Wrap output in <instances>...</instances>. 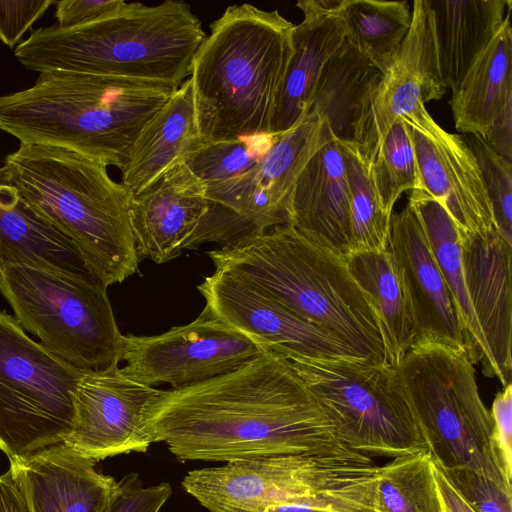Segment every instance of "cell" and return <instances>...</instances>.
I'll use <instances>...</instances> for the list:
<instances>
[{
	"instance_id": "1",
	"label": "cell",
	"mask_w": 512,
	"mask_h": 512,
	"mask_svg": "<svg viewBox=\"0 0 512 512\" xmlns=\"http://www.w3.org/2000/svg\"><path fill=\"white\" fill-rule=\"evenodd\" d=\"M142 423L152 443L183 462L302 454L341 442L299 377L267 350L229 373L160 390Z\"/></svg>"
},
{
	"instance_id": "2",
	"label": "cell",
	"mask_w": 512,
	"mask_h": 512,
	"mask_svg": "<svg viewBox=\"0 0 512 512\" xmlns=\"http://www.w3.org/2000/svg\"><path fill=\"white\" fill-rule=\"evenodd\" d=\"M177 86L115 76L49 71L0 96V130L20 143L59 146L121 171L146 124Z\"/></svg>"
},
{
	"instance_id": "3",
	"label": "cell",
	"mask_w": 512,
	"mask_h": 512,
	"mask_svg": "<svg viewBox=\"0 0 512 512\" xmlns=\"http://www.w3.org/2000/svg\"><path fill=\"white\" fill-rule=\"evenodd\" d=\"M215 270L268 293L358 357L386 363L377 315L346 258L289 224L207 251Z\"/></svg>"
},
{
	"instance_id": "4",
	"label": "cell",
	"mask_w": 512,
	"mask_h": 512,
	"mask_svg": "<svg viewBox=\"0 0 512 512\" xmlns=\"http://www.w3.org/2000/svg\"><path fill=\"white\" fill-rule=\"evenodd\" d=\"M205 37L200 20L185 2H125L84 25L34 29L14 55L24 68L39 73H87L179 87L189 78Z\"/></svg>"
},
{
	"instance_id": "5",
	"label": "cell",
	"mask_w": 512,
	"mask_h": 512,
	"mask_svg": "<svg viewBox=\"0 0 512 512\" xmlns=\"http://www.w3.org/2000/svg\"><path fill=\"white\" fill-rule=\"evenodd\" d=\"M293 26L278 10L248 3L211 23L189 76L206 143L270 133Z\"/></svg>"
},
{
	"instance_id": "6",
	"label": "cell",
	"mask_w": 512,
	"mask_h": 512,
	"mask_svg": "<svg viewBox=\"0 0 512 512\" xmlns=\"http://www.w3.org/2000/svg\"><path fill=\"white\" fill-rule=\"evenodd\" d=\"M3 168L21 196L73 241L106 287L138 270L131 193L105 164L59 146L20 143Z\"/></svg>"
},
{
	"instance_id": "7",
	"label": "cell",
	"mask_w": 512,
	"mask_h": 512,
	"mask_svg": "<svg viewBox=\"0 0 512 512\" xmlns=\"http://www.w3.org/2000/svg\"><path fill=\"white\" fill-rule=\"evenodd\" d=\"M379 470L370 456L339 442L190 470L181 485L208 512H261L279 503L314 512H378Z\"/></svg>"
},
{
	"instance_id": "8",
	"label": "cell",
	"mask_w": 512,
	"mask_h": 512,
	"mask_svg": "<svg viewBox=\"0 0 512 512\" xmlns=\"http://www.w3.org/2000/svg\"><path fill=\"white\" fill-rule=\"evenodd\" d=\"M396 369L433 461L444 469L469 467L512 487L465 348L419 343Z\"/></svg>"
},
{
	"instance_id": "9",
	"label": "cell",
	"mask_w": 512,
	"mask_h": 512,
	"mask_svg": "<svg viewBox=\"0 0 512 512\" xmlns=\"http://www.w3.org/2000/svg\"><path fill=\"white\" fill-rule=\"evenodd\" d=\"M262 350L286 361L348 447L392 458L427 449L396 368L356 356L311 357L279 347Z\"/></svg>"
},
{
	"instance_id": "10",
	"label": "cell",
	"mask_w": 512,
	"mask_h": 512,
	"mask_svg": "<svg viewBox=\"0 0 512 512\" xmlns=\"http://www.w3.org/2000/svg\"><path fill=\"white\" fill-rule=\"evenodd\" d=\"M107 288L23 265L0 266V293L20 326L80 370L120 362L122 338Z\"/></svg>"
},
{
	"instance_id": "11",
	"label": "cell",
	"mask_w": 512,
	"mask_h": 512,
	"mask_svg": "<svg viewBox=\"0 0 512 512\" xmlns=\"http://www.w3.org/2000/svg\"><path fill=\"white\" fill-rule=\"evenodd\" d=\"M83 371L32 340L0 309V451L9 460L64 443Z\"/></svg>"
},
{
	"instance_id": "12",
	"label": "cell",
	"mask_w": 512,
	"mask_h": 512,
	"mask_svg": "<svg viewBox=\"0 0 512 512\" xmlns=\"http://www.w3.org/2000/svg\"><path fill=\"white\" fill-rule=\"evenodd\" d=\"M261 353L248 337L203 309L194 321L162 334L123 335L120 361L134 381L178 389L229 373Z\"/></svg>"
},
{
	"instance_id": "13",
	"label": "cell",
	"mask_w": 512,
	"mask_h": 512,
	"mask_svg": "<svg viewBox=\"0 0 512 512\" xmlns=\"http://www.w3.org/2000/svg\"><path fill=\"white\" fill-rule=\"evenodd\" d=\"M446 92L439 74L432 18L426 0L413 1L409 32L369 97L354 145L369 166L398 119L419 126L431 115L425 103Z\"/></svg>"
},
{
	"instance_id": "14",
	"label": "cell",
	"mask_w": 512,
	"mask_h": 512,
	"mask_svg": "<svg viewBox=\"0 0 512 512\" xmlns=\"http://www.w3.org/2000/svg\"><path fill=\"white\" fill-rule=\"evenodd\" d=\"M159 391L127 377L118 361L84 370L74 394L73 427L63 444L96 462L146 452L152 441L143 428V411Z\"/></svg>"
},
{
	"instance_id": "15",
	"label": "cell",
	"mask_w": 512,
	"mask_h": 512,
	"mask_svg": "<svg viewBox=\"0 0 512 512\" xmlns=\"http://www.w3.org/2000/svg\"><path fill=\"white\" fill-rule=\"evenodd\" d=\"M328 124L308 112L290 130L277 134L267 154L249 171L207 194L239 214L261 233L288 223L296 181L308 161L332 141Z\"/></svg>"
},
{
	"instance_id": "16",
	"label": "cell",
	"mask_w": 512,
	"mask_h": 512,
	"mask_svg": "<svg viewBox=\"0 0 512 512\" xmlns=\"http://www.w3.org/2000/svg\"><path fill=\"white\" fill-rule=\"evenodd\" d=\"M197 289L207 312L248 337L261 351L279 347L311 357H358L338 338L268 293L225 272L215 270Z\"/></svg>"
},
{
	"instance_id": "17",
	"label": "cell",
	"mask_w": 512,
	"mask_h": 512,
	"mask_svg": "<svg viewBox=\"0 0 512 512\" xmlns=\"http://www.w3.org/2000/svg\"><path fill=\"white\" fill-rule=\"evenodd\" d=\"M387 248L406 297L414 332L412 346L438 342L465 348L456 305L408 203L391 214Z\"/></svg>"
},
{
	"instance_id": "18",
	"label": "cell",
	"mask_w": 512,
	"mask_h": 512,
	"mask_svg": "<svg viewBox=\"0 0 512 512\" xmlns=\"http://www.w3.org/2000/svg\"><path fill=\"white\" fill-rule=\"evenodd\" d=\"M408 133L420 190L445 209L458 237L496 228L481 171L463 136L445 131L433 118L418 128L408 125Z\"/></svg>"
},
{
	"instance_id": "19",
	"label": "cell",
	"mask_w": 512,
	"mask_h": 512,
	"mask_svg": "<svg viewBox=\"0 0 512 512\" xmlns=\"http://www.w3.org/2000/svg\"><path fill=\"white\" fill-rule=\"evenodd\" d=\"M208 201L205 184L184 162L131 194L130 223L139 260L163 264L181 255Z\"/></svg>"
},
{
	"instance_id": "20",
	"label": "cell",
	"mask_w": 512,
	"mask_h": 512,
	"mask_svg": "<svg viewBox=\"0 0 512 512\" xmlns=\"http://www.w3.org/2000/svg\"><path fill=\"white\" fill-rule=\"evenodd\" d=\"M465 285L486 341L493 374L503 387L512 372V243L494 228L458 237Z\"/></svg>"
},
{
	"instance_id": "21",
	"label": "cell",
	"mask_w": 512,
	"mask_h": 512,
	"mask_svg": "<svg viewBox=\"0 0 512 512\" xmlns=\"http://www.w3.org/2000/svg\"><path fill=\"white\" fill-rule=\"evenodd\" d=\"M9 461L31 512H106L117 484L63 443Z\"/></svg>"
},
{
	"instance_id": "22",
	"label": "cell",
	"mask_w": 512,
	"mask_h": 512,
	"mask_svg": "<svg viewBox=\"0 0 512 512\" xmlns=\"http://www.w3.org/2000/svg\"><path fill=\"white\" fill-rule=\"evenodd\" d=\"M341 2H297L304 18L292 29L293 53L276 101L271 134L290 130L308 113L326 63L346 38L345 24L340 13Z\"/></svg>"
},
{
	"instance_id": "23",
	"label": "cell",
	"mask_w": 512,
	"mask_h": 512,
	"mask_svg": "<svg viewBox=\"0 0 512 512\" xmlns=\"http://www.w3.org/2000/svg\"><path fill=\"white\" fill-rule=\"evenodd\" d=\"M287 224L340 256L350 254L349 185L341 145L335 138L300 173Z\"/></svg>"
},
{
	"instance_id": "24",
	"label": "cell",
	"mask_w": 512,
	"mask_h": 512,
	"mask_svg": "<svg viewBox=\"0 0 512 512\" xmlns=\"http://www.w3.org/2000/svg\"><path fill=\"white\" fill-rule=\"evenodd\" d=\"M2 265H23L99 281L88 270L73 241L21 196L3 167L0 168Z\"/></svg>"
},
{
	"instance_id": "25",
	"label": "cell",
	"mask_w": 512,
	"mask_h": 512,
	"mask_svg": "<svg viewBox=\"0 0 512 512\" xmlns=\"http://www.w3.org/2000/svg\"><path fill=\"white\" fill-rule=\"evenodd\" d=\"M205 143L188 78L142 130L121 184L136 193L174 165L185 163Z\"/></svg>"
},
{
	"instance_id": "26",
	"label": "cell",
	"mask_w": 512,
	"mask_h": 512,
	"mask_svg": "<svg viewBox=\"0 0 512 512\" xmlns=\"http://www.w3.org/2000/svg\"><path fill=\"white\" fill-rule=\"evenodd\" d=\"M437 65L454 92L511 14V0H426Z\"/></svg>"
},
{
	"instance_id": "27",
	"label": "cell",
	"mask_w": 512,
	"mask_h": 512,
	"mask_svg": "<svg viewBox=\"0 0 512 512\" xmlns=\"http://www.w3.org/2000/svg\"><path fill=\"white\" fill-rule=\"evenodd\" d=\"M382 72L346 39L326 63L308 112L324 120L340 143H355L366 103Z\"/></svg>"
},
{
	"instance_id": "28",
	"label": "cell",
	"mask_w": 512,
	"mask_h": 512,
	"mask_svg": "<svg viewBox=\"0 0 512 512\" xmlns=\"http://www.w3.org/2000/svg\"><path fill=\"white\" fill-rule=\"evenodd\" d=\"M511 15V14H510ZM510 15L473 63L449 101L455 128L481 137L512 99Z\"/></svg>"
},
{
	"instance_id": "29",
	"label": "cell",
	"mask_w": 512,
	"mask_h": 512,
	"mask_svg": "<svg viewBox=\"0 0 512 512\" xmlns=\"http://www.w3.org/2000/svg\"><path fill=\"white\" fill-rule=\"evenodd\" d=\"M408 204L422 225L434 259L456 305L467 354L474 364H482L486 376L494 377L488 347L465 285L457 227L445 209L423 190H412Z\"/></svg>"
},
{
	"instance_id": "30",
	"label": "cell",
	"mask_w": 512,
	"mask_h": 512,
	"mask_svg": "<svg viewBox=\"0 0 512 512\" xmlns=\"http://www.w3.org/2000/svg\"><path fill=\"white\" fill-rule=\"evenodd\" d=\"M349 272L370 301L378 319L385 362L397 368L414 340L406 297L388 248L346 257Z\"/></svg>"
},
{
	"instance_id": "31",
	"label": "cell",
	"mask_w": 512,
	"mask_h": 512,
	"mask_svg": "<svg viewBox=\"0 0 512 512\" xmlns=\"http://www.w3.org/2000/svg\"><path fill=\"white\" fill-rule=\"evenodd\" d=\"M346 40L383 73L407 36L412 10L407 1L342 0Z\"/></svg>"
},
{
	"instance_id": "32",
	"label": "cell",
	"mask_w": 512,
	"mask_h": 512,
	"mask_svg": "<svg viewBox=\"0 0 512 512\" xmlns=\"http://www.w3.org/2000/svg\"><path fill=\"white\" fill-rule=\"evenodd\" d=\"M376 509L378 512H443L428 449L395 457L380 466Z\"/></svg>"
},
{
	"instance_id": "33",
	"label": "cell",
	"mask_w": 512,
	"mask_h": 512,
	"mask_svg": "<svg viewBox=\"0 0 512 512\" xmlns=\"http://www.w3.org/2000/svg\"><path fill=\"white\" fill-rule=\"evenodd\" d=\"M340 145L349 185L350 254L384 251L388 245L391 215L383 210L369 167L356 146Z\"/></svg>"
},
{
	"instance_id": "34",
	"label": "cell",
	"mask_w": 512,
	"mask_h": 512,
	"mask_svg": "<svg viewBox=\"0 0 512 512\" xmlns=\"http://www.w3.org/2000/svg\"><path fill=\"white\" fill-rule=\"evenodd\" d=\"M276 137L277 134L264 133L205 143L185 164L205 184L207 195L254 167Z\"/></svg>"
},
{
	"instance_id": "35",
	"label": "cell",
	"mask_w": 512,
	"mask_h": 512,
	"mask_svg": "<svg viewBox=\"0 0 512 512\" xmlns=\"http://www.w3.org/2000/svg\"><path fill=\"white\" fill-rule=\"evenodd\" d=\"M368 167L380 204L389 215L403 192L421 189L408 125L404 120L393 123Z\"/></svg>"
},
{
	"instance_id": "36",
	"label": "cell",
	"mask_w": 512,
	"mask_h": 512,
	"mask_svg": "<svg viewBox=\"0 0 512 512\" xmlns=\"http://www.w3.org/2000/svg\"><path fill=\"white\" fill-rule=\"evenodd\" d=\"M487 191L496 229L512 243V163L488 147L480 135L464 134Z\"/></svg>"
},
{
	"instance_id": "37",
	"label": "cell",
	"mask_w": 512,
	"mask_h": 512,
	"mask_svg": "<svg viewBox=\"0 0 512 512\" xmlns=\"http://www.w3.org/2000/svg\"><path fill=\"white\" fill-rule=\"evenodd\" d=\"M440 469L475 512H512L511 486L465 466Z\"/></svg>"
},
{
	"instance_id": "38",
	"label": "cell",
	"mask_w": 512,
	"mask_h": 512,
	"mask_svg": "<svg viewBox=\"0 0 512 512\" xmlns=\"http://www.w3.org/2000/svg\"><path fill=\"white\" fill-rule=\"evenodd\" d=\"M256 233L259 232L253 225L232 209L209 200L207 210L190 238L186 250L196 249L207 242H216L221 244V247H226Z\"/></svg>"
},
{
	"instance_id": "39",
	"label": "cell",
	"mask_w": 512,
	"mask_h": 512,
	"mask_svg": "<svg viewBox=\"0 0 512 512\" xmlns=\"http://www.w3.org/2000/svg\"><path fill=\"white\" fill-rule=\"evenodd\" d=\"M172 495L169 483L145 487L135 472L117 481L106 512H159Z\"/></svg>"
},
{
	"instance_id": "40",
	"label": "cell",
	"mask_w": 512,
	"mask_h": 512,
	"mask_svg": "<svg viewBox=\"0 0 512 512\" xmlns=\"http://www.w3.org/2000/svg\"><path fill=\"white\" fill-rule=\"evenodd\" d=\"M56 1L0 0V41L10 48L18 45L27 29Z\"/></svg>"
},
{
	"instance_id": "41",
	"label": "cell",
	"mask_w": 512,
	"mask_h": 512,
	"mask_svg": "<svg viewBox=\"0 0 512 512\" xmlns=\"http://www.w3.org/2000/svg\"><path fill=\"white\" fill-rule=\"evenodd\" d=\"M124 3L123 0L56 1V25L62 28L84 25L119 9Z\"/></svg>"
},
{
	"instance_id": "42",
	"label": "cell",
	"mask_w": 512,
	"mask_h": 512,
	"mask_svg": "<svg viewBox=\"0 0 512 512\" xmlns=\"http://www.w3.org/2000/svg\"><path fill=\"white\" fill-rule=\"evenodd\" d=\"M490 415L493 436L503 462L512 472V385L508 384L495 396Z\"/></svg>"
},
{
	"instance_id": "43",
	"label": "cell",
	"mask_w": 512,
	"mask_h": 512,
	"mask_svg": "<svg viewBox=\"0 0 512 512\" xmlns=\"http://www.w3.org/2000/svg\"><path fill=\"white\" fill-rule=\"evenodd\" d=\"M482 139L496 154L512 163V99L505 104Z\"/></svg>"
},
{
	"instance_id": "44",
	"label": "cell",
	"mask_w": 512,
	"mask_h": 512,
	"mask_svg": "<svg viewBox=\"0 0 512 512\" xmlns=\"http://www.w3.org/2000/svg\"><path fill=\"white\" fill-rule=\"evenodd\" d=\"M0 512H31L25 494L10 469L0 474Z\"/></svg>"
},
{
	"instance_id": "45",
	"label": "cell",
	"mask_w": 512,
	"mask_h": 512,
	"mask_svg": "<svg viewBox=\"0 0 512 512\" xmlns=\"http://www.w3.org/2000/svg\"><path fill=\"white\" fill-rule=\"evenodd\" d=\"M433 466L443 512H475L461 494L448 481L440 467L434 462Z\"/></svg>"
}]
</instances>
